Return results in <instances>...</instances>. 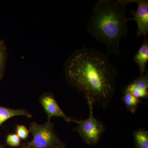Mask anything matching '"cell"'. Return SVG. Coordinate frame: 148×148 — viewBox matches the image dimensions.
Segmentation results:
<instances>
[{"label": "cell", "instance_id": "cell-1", "mask_svg": "<svg viewBox=\"0 0 148 148\" xmlns=\"http://www.w3.org/2000/svg\"><path fill=\"white\" fill-rule=\"evenodd\" d=\"M107 54L94 48L77 49L64 64L66 79L88 101L102 108L108 106L116 87L117 70Z\"/></svg>", "mask_w": 148, "mask_h": 148}, {"label": "cell", "instance_id": "cell-2", "mask_svg": "<svg viewBox=\"0 0 148 148\" xmlns=\"http://www.w3.org/2000/svg\"><path fill=\"white\" fill-rule=\"evenodd\" d=\"M128 0H99L92 6L86 32L106 46L107 55L121 57L120 42L128 33Z\"/></svg>", "mask_w": 148, "mask_h": 148}, {"label": "cell", "instance_id": "cell-3", "mask_svg": "<svg viewBox=\"0 0 148 148\" xmlns=\"http://www.w3.org/2000/svg\"><path fill=\"white\" fill-rule=\"evenodd\" d=\"M29 132L33 140L27 144L36 148H58L64 143L56 133L54 125L50 121L40 124L33 122L30 125Z\"/></svg>", "mask_w": 148, "mask_h": 148}, {"label": "cell", "instance_id": "cell-4", "mask_svg": "<svg viewBox=\"0 0 148 148\" xmlns=\"http://www.w3.org/2000/svg\"><path fill=\"white\" fill-rule=\"evenodd\" d=\"M89 116L87 119L78 121V125L75 129L86 144L90 145H97L106 131L105 125L93 116V103L88 101Z\"/></svg>", "mask_w": 148, "mask_h": 148}, {"label": "cell", "instance_id": "cell-5", "mask_svg": "<svg viewBox=\"0 0 148 148\" xmlns=\"http://www.w3.org/2000/svg\"><path fill=\"white\" fill-rule=\"evenodd\" d=\"M130 3H137L138 8L131 11L132 17L128 18V21L133 20L137 24V37L147 36L148 33V0H129Z\"/></svg>", "mask_w": 148, "mask_h": 148}, {"label": "cell", "instance_id": "cell-6", "mask_svg": "<svg viewBox=\"0 0 148 148\" xmlns=\"http://www.w3.org/2000/svg\"><path fill=\"white\" fill-rule=\"evenodd\" d=\"M40 102L47 114L48 121H50L52 117H58L63 119L67 122L78 123V121L72 119L66 115L58 106L52 93L46 92L43 94L40 98Z\"/></svg>", "mask_w": 148, "mask_h": 148}, {"label": "cell", "instance_id": "cell-7", "mask_svg": "<svg viewBox=\"0 0 148 148\" xmlns=\"http://www.w3.org/2000/svg\"><path fill=\"white\" fill-rule=\"evenodd\" d=\"M148 73L140 76L125 88L124 93L132 94L138 98H147L148 97Z\"/></svg>", "mask_w": 148, "mask_h": 148}, {"label": "cell", "instance_id": "cell-8", "mask_svg": "<svg viewBox=\"0 0 148 148\" xmlns=\"http://www.w3.org/2000/svg\"><path fill=\"white\" fill-rule=\"evenodd\" d=\"M142 45L133 57V60L138 65L140 71V76H143L147 72L148 61V38L145 36Z\"/></svg>", "mask_w": 148, "mask_h": 148}, {"label": "cell", "instance_id": "cell-9", "mask_svg": "<svg viewBox=\"0 0 148 148\" xmlns=\"http://www.w3.org/2000/svg\"><path fill=\"white\" fill-rule=\"evenodd\" d=\"M17 116H23L30 118L32 117V114L27 110H15L0 106V127L8 120Z\"/></svg>", "mask_w": 148, "mask_h": 148}, {"label": "cell", "instance_id": "cell-10", "mask_svg": "<svg viewBox=\"0 0 148 148\" xmlns=\"http://www.w3.org/2000/svg\"><path fill=\"white\" fill-rule=\"evenodd\" d=\"M133 138L136 148H148V131L143 128L133 132Z\"/></svg>", "mask_w": 148, "mask_h": 148}, {"label": "cell", "instance_id": "cell-11", "mask_svg": "<svg viewBox=\"0 0 148 148\" xmlns=\"http://www.w3.org/2000/svg\"><path fill=\"white\" fill-rule=\"evenodd\" d=\"M122 101L126 106L127 110L133 114L135 113L137 111L138 106L141 102L139 98L128 93H124Z\"/></svg>", "mask_w": 148, "mask_h": 148}, {"label": "cell", "instance_id": "cell-12", "mask_svg": "<svg viewBox=\"0 0 148 148\" xmlns=\"http://www.w3.org/2000/svg\"><path fill=\"white\" fill-rule=\"evenodd\" d=\"M8 57L7 48L4 40H0V81L4 77Z\"/></svg>", "mask_w": 148, "mask_h": 148}, {"label": "cell", "instance_id": "cell-13", "mask_svg": "<svg viewBox=\"0 0 148 148\" xmlns=\"http://www.w3.org/2000/svg\"><path fill=\"white\" fill-rule=\"evenodd\" d=\"M6 143L12 147H17L20 145L21 140L16 134H10L6 138Z\"/></svg>", "mask_w": 148, "mask_h": 148}, {"label": "cell", "instance_id": "cell-14", "mask_svg": "<svg viewBox=\"0 0 148 148\" xmlns=\"http://www.w3.org/2000/svg\"><path fill=\"white\" fill-rule=\"evenodd\" d=\"M16 134L20 139L25 140L29 136V131L26 126L21 125H16Z\"/></svg>", "mask_w": 148, "mask_h": 148}, {"label": "cell", "instance_id": "cell-15", "mask_svg": "<svg viewBox=\"0 0 148 148\" xmlns=\"http://www.w3.org/2000/svg\"><path fill=\"white\" fill-rule=\"evenodd\" d=\"M20 148H36L33 146L29 145L27 143L24 144Z\"/></svg>", "mask_w": 148, "mask_h": 148}, {"label": "cell", "instance_id": "cell-16", "mask_svg": "<svg viewBox=\"0 0 148 148\" xmlns=\"http://www.w3.org/2000/svg\"><path fill=\"white\" fill-rule=\"evenodd\" d=\"M58 148H66L65 144H64V145H62V146H61V147H59Z\"/></svg>", "mask_w": 148, "mask_h": 148}, {"label": "cell", "instance_id": "cell-17", "mask_svg": "<svg viewBox=\"0 0 148 148\" xmlns=\"http://www.w3.org/2000/svg\"><path fill=\"white\" fill-rule=\"evenodd\" d=\"M0 148H3V147L1 145H0Z\"/></svg>", "mask_w": 148, "mask_h": 148}]
</instances>
